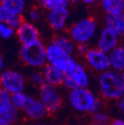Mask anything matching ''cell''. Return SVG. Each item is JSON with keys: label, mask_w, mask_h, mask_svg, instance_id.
Masks as SVG:
<instances>
[{"label": "cell", "mask_w": 124, "mask_h": 125, "mask_svg": "<svg viewBox=\"0 0 124 125\" xmlns=\"http://www.w3.org/2000/svg\"><path fill=\"white\" fill-rule=\"evenodd\" d=\"M76 1H80V0H70V3H72V2H76Z\"/></svg>", "instance_id": "cell-35"}, {"label": "cell", "mask_w": 124, "mask_h": 125, "mask_svg": "<svg viewBox=\"0 0 124 125\" xmlns=\"http://www.w3.org/2000/svg\"><path fill=\"white\" fill-rule=\"evenodd\" d=\"M19 58L25 66L33 70H42L48 64L46 46L41 40L33 44L22 46L19 51Z\"/></svg>", "instance_id": "cell-4"}, {"label": "cell", "mask_w": 124, "mask_h": 125, "mask_svg": "<svg viewBox=\"0 0 124 125\" xmlns=\"http://www.w3.org/2000/svg\"><path fill=\"white\" fill-rule=\"evenodd\" d=\"M38 97L41 99L49 113L59 111L63 105V97L58 86L51 84H44L39 88Z\"/></svg>", "instance_id": "cell-7"}, {"label": "cell", "mask_w": 124, "mask_h": 125, "mask_svg": "<svg viewBox=\"0 0 124 125\" xmlns=\"http://www.w3.org/2000/svg\"><path fill=\"white\" fill-rule=\"evenodd\" d=\"M41 16H42L41 12H40L38 9H36V8H33V9L29 10V11H28V14H27L28 21L32 22V23H35V22L40 21Z\"/></svg>", "instance_id": "cell-27"}, {"label": "cell", "mask_w": 124, "mask_h": 125, "mask_svg": "<svg viewBox=\"0 0 124 125\" xmlns=\"http://www.w3.org/2000/svg\"><path fill=\"white\" fill-rule=\"evenodd\" d=\"M0 125H7V124H2V123H0Z\"/></svg>", "instance_id": "cell-36"}, {"label": "cell", "mask_w": 124, "mask_h": 125, "mask_svg": "<svg viewBox=\"0 0 124 125\" xmlns=\"http://www.w3.org/2000/svg\"><path fill=\"white\" fill-rule=\"evenodd\" d=\"M26 98H27V93H25V92H19V93L12 94V102L19 110L22 109V107L26 101Z\"/></svg>", "instance_id": "cell-26"}, {"label": "cell", "mask_w": 124, "mask_h": 125, "mask_svg": "<svg viewBox=\"0 0 124 125\" xmlns=\"http://www.w3.org/2000/svg\"><path fill=\"white\" fill-rule=\"evenodd\" d=\"M116 106H117V109L118 111L124 115V94L116 101Z\"/></svg>", "instance_id": "cell-29"}, {"label": "cell", "mask_w": 124, "mask_h": 125, "mask_svg": "<svg viewBox=\"0 0 124 125\" xmlns=\"http://www.w3.org/2000/svg\"><path fill=\"white\" fill-rule=\"evenodd\" d=\"M91 115V121L93 125H109V123L111 122L110 116L102 110H99Z\"/></svg>", "instance_id": "cell-24"}, {"label": "cell", "mask_w": 124, "mask_h": 125, "mask_svg": "<svg viewBox=\"0 0 124 125\" xmlns=\"http://www.w3.org/2000/svg\"><path fill=\"white\" fill-rule=\"evenodd\" d=\"M0 21H1V23H5L13 27L14 29H17L24 20L22 19V16L11 14L8 11H6L3 7L0 6Z\"/></svg>", "instance_id": "cell-21"}, {"label": "cell", "mask_w": 124, "mask_h": 125, "mask_svg": "<svg viewBox=\"0 0 124 125\" xmlns=\"http://www.w3.org/2000/svg\"><path fill=\"white\" fill-rule=\"evenodd\" d=\"M120 73H121V77H122V81H123V83H124V72Z\"/></svg>", "instance_id": "cell-34"}, {"label": "cell", "mask_w": 124, "mask_h": 125, "mask_svg": "<svg viewBox=\"0 0 124 125\" xmlns=\"http://www.w3.org/2000/svg\"><path fill=\"white\" fill-rule=\"evenodd\" d=\"M104 27L113 31L119 37L124 36V12L116 15H106Z\"/></svg>", "instance_id": "cell-16"}, {"label": "cell", "mask_w": 124, "mask_h": 125, "mask_svg": "<svg viewBox=\"0 0 124 125\" xmlns=\"http://www.w3.org/2000/svg\"><path fill=\"white\" fill-rule=\"evenodd\" d=\"M16 34V29L13 27L5 24V23H0V36L4 40H8L12 38Z\"/></svg>", "instance_id": "cell-25"}, {"label": "cell", "mask_w": 124, "mask_h": 125, "mask_svg": "<svg viewBox=\"0 0 124 125\" xmlns=\"http://www.w3.org/2000/svg\"><path fill=\"white\" fill-rule=\"evenodd\" d=\"M16 36L22 46L40 41V32L34 23L24 20L16 29Z\"/></svg>", "instance_id": "cell-12"}, {"label": "cell", "mask_w": 124, "mask_h": 125, "mask_svg": "<svg viewBox=\"0 0 124 125\" xmlns=\"http://www.w3.org/2000/svg\"><path fill=\"white\" fill-rule=\"evenodd\" d=\"M99 3L106 15H116L124 12V0H100Z\"/></svg>", "instance_id": "cell-19"}, {"label": "cell", "mask_w": 124, "mask_h": 125, "mask_svg": "<svg viewBox=\"0 0 124 125\" xmlns=\"http://www.w3.org/2000/svg\"><path fill=\"white\" fill-rule=\"evenodd\" d=\"M46 54H47L48 64L57 67L66 74L72 70V68L77 62L72 55L63 50L54 41L46 46Z\"/></svg>", "instance_id": "cell-5"}, {"label": "cell", "mask_w": 124, "mask_h": 125, "mask_svg": "<svg viewBox=\"0 0 124 125\" xmlns=\"http://www.w3.org/2000/svg\"><path fill=\"white\" fill-rule=\"evenodd\" d=\"M41 5L47 10H53L59 7H68L70 0H39Z\"/></svg>", "instance_id": "cell-23"}, {"label": "cell", "mask_w": 124, "mask_h": 125, "mask_svg": "<svg viewBox=\"0 0 124 125\" xmlns=\"http://www.w3.org/2000/svg\"><path fill=\"white\" fill-rule=\"evenodd\" d=\"M109 125H124V118H119V117L115 118V119L111 120Z\"/></svg>", "instance_id": "cell-30"}, {"label": "cell", "mask_w": 124, "mask_h": 125, "mask_svg": "<svg viewBox=\"0 0 124 125\" xmlns=\"http://www.w3.org/2000/svg\"><path fill=\"white\" fill-rule=\"evenodd\" d=\"M80 1L84 3V4H86V5H91V4H94V3L98 2V1H100V0H80Z\"/></svg>", "instance_id": "cell-32"}, {"label": "cell", "mask_w": 124, "mask_h": 125, "mask_svg": "<svg viewBox=\"0 0 124 125\" xmlns=\"http://www.w3.org/2000/svg\"><path fill=\"white\" fill-rule=\"evenodd\" d=\"M68 101L71 107L79 113L93 114L101 110V101L88 87H77L70 90Z\"/></svg>", "instance_id": "cell-1"}, {"label": "cell", "mask_w": 124, "mask_h": 125, "mask_svg": "<svg viewBox=\"0 0 124 125\" xmlns=\"http://www.w3.org/2000/svg\"><path fill=\"white\" fill-rule=\"evenodd\" d=\"M27 81L33 86H36V87H39V88L41 86H43L44 84H46L45 77H44L42 70H33V71H31L30 73L27 76Z\"/></svg>", "instance_id": "cell-22"}, {"label": "cell", "mask_w": 124, "mask_h": 125, "mask_svg": "<svg viewBox=\"0 0 124 125\" xmlns=\"http://www.w3.org/2000/svg\"><path fill=\"white\" fill-rule=\"evenodd\" d=\"M21 110L27 116V118L32 121L44 120V118L49 113L41 99L31 94H27L26 101Z\"/></svg>", "instance_id": "cell-10"}, {"label": "cell", "mask_w": 124, "mask_h": 125, "mask_svg": "<svg viewBox=\"0 0 124 125\" xmlns=\"http://www.w3.org/2000/svg\"><path fill=\"white\" fill-rule=\"evenodd\" d=\"M89 47H88V45H77L76 46V52L79 53L80 55H82V56H85V54L89 51Z\"/></svg>", "instance_id": "cell-28"}, {"label": "cell", "mask_w": 124, "mask_h": 125, "mask_svg": "<svg viewBox=\"0 0 124 125\" xmlns=\"http://www.w3.org/2000/svg\"><path fill=\"white\" fill-rule=\"evenodd\" d=\"M98 33L97 22L90 17L77 20L69 30V36L76 45H88L97 38Z\"/></svg>", "instance_id": "cell-3"}, {"label": "cell", "mask_w": 124, "mask_h": 125, "mask_svg": "<svg viewBox=\"0 0 124 125\" xmlns=\"http://www.w3.org/2000/svg\"><path fill=\"white\" fill-rule=\"evenodd\" d=\"M119 39L120 37L116 33L104 27L99 31L97 35L95 47L99 50L109 54L119 46Z\"/></svg>", "instance_id": "cell-13"}, {"label": "cell", "mask_w": 124, "mask_h": 125, "mask_svg": "<svg viewBox=\"0 0 124 125\" xmlns=\"http://www.w3.org/2000/svg\"><path fill=\"white\" fill-rule=\"evenodd\" d=\"M111 69L118 72H124V46L119 45L112 52L109 53Z\"/></svg>", "instance_id": "cell-17"}, {"label": "cell", "mask_w": 124, "mask_h": 125, "mask_svg": "<svg viewBox=\"0 0 124 125\" xmlns=\"http://www.w3.org/2000/svg\"><path fill=\"white\" fill-rule=\"evenodd\" d=\"M70 17L68 7H59L50 10L47 15V21L51 29L57 33H62L66 29Z\"/></svg>", "instance_id": "cell-11"}, {"label": "cell", "mask_w": 124, "mask_h": 125, "mask_svg": "<svg viewBox=\"0 0 124 125\" xmlns=\"http://www.w3.org/2000/svg\"><path fill=\"white\" fill-rule=\"evenodd\" d=\"M45 82L47 84L55 85V86H61L63 85L65 79H66V73L58 69L55 66H52L50 64H47L42 69Z\"/></svg>", "instance_id": "cell-15"}, {"label": "cell", "mask_w": 124, "mask_h": 125, "mask_svg": "<svg viewBox=\"0 0 124 125\" xmlns=\"http://www.w3.org/2000/svg\"><path fill=\"white\" fill-rule=\"evenodd\" d=\"M19 109L12 102V94L0 90V123L13 125L19 117Z\"/></svg>", "instance_id": "cell-9"}, {"label": "cell", "mask_w": 124, "mask_h": 125, "mask_svg": "<svg viewBox=\"0 0 124 125\" xmlns=\"http://www.w3.org/2000/svg\"><path fill=\"white\" fill-rule=\"evenodd\" d=\"M67 76L73 83L75 88L77 87H88L90 84V76L86 68L77 62L72 70L67 73Z\"/></svg>", "instance_id": "cell-14"}, {"label": "cell", "mask_w": 124, "mask_h": 125, "mask_svg": "<svg viewBox=\"0 0 124 125\" xmlns=\"http://www.w3.org/2000/svg\"><path fill=\"white\" fill-rule=\"evenodd\" d=\"M97 88L102 98L117 101L124 94V83L121 73L112 69L98 73Z\"/></svg>", "instance_id": "cell-2"}, {"label": "cell", "mask_w": 124, "mask_h": 125, "mask_svg": "<svg viewBox=\"0 0 124 125\" xmlns=\"http://www.w3.org/2000/svg\"><path fill=\"white\" fill-rule=\"evenodd\" d=\"M30 125H55V124L45 120H39V121H33Z\"/></svg>", "instance_id": "cell-31"}, {"label": "cell", "mask_w": 124, "mask_h": 125, "mask_svg": "<svg viewBox=\"0 0 124 125\" xmlns=\"http://www.w3.org/2000/svg\"><path fill=\"white\" fill-rule=\"evenodd\" d=\"M83 58L86 66L95 73H101L111 70L109 54L99 50L96 47L90 48Z\"/></svg>", "instance_id": "cell-8"}, {"label": "cell", "mask_w": 124, "mask_h": 125, "mask_svg": "<svg viewBox=\"0 0 124 125\" xmlns=\"http://www.w3.org/2000/svg\"><path fill=\"white\" fill-rule=\"evenodd\" d=\"M4 59H3V56L0 57V69H1L2 71H4Z\"/></svg>", "instance_id": "cell-33"}, {"label": "cell", "mask_w": 124, "mask_h": 125, "mask_svg": "<svg viewBox=\"0 0 124 125\" xmlns=\"http://www.w3.org/2000/svg\"><path fill=\"white\" fill-rule=\"evenodd\" d=\"M0 6L11 14L22 16L26 9V1L25 0H0Z\"/></svg>", "instance_id": "cell-18"}, {"label": "cell", "mask_w": 124, "mask_h": 125, "mask_svg": "<svg viewBox=\"0 0 124 125\" xmlns=\"http://www.w3.org/2000/svg\"><path fill=\"white\" fill-rule=\"evenodd\" d=\"M58 46H60L62 49L65 50L71 55H73L74 52L76 51V44L72 41V39L69 35H64L60 34L58 35L54 40H53Z\"/></svg>", "instance_id": "cell-20"}, {"label": "cell", "mask_w": 124, "mask_h": 125, "mask_svg": "<svg viewBox=\"0 0 124 125\" xmlns=\"http://www.w3.org/2000/svg\"><path fill=\"white\" fill-rule=\"evenodd\" d=\"M27 82V77L16 70H4L0 75L1 89L6 90L10 94L24 92Z\"/></svg>", "instance_id": "cell-6"}]
</instances>
